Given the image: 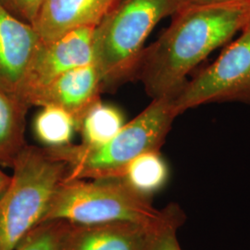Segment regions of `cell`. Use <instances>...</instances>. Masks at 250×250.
Segmentation results:
<instances>
[{
  "instance_id": "6da1fadb",
  "label": "cell",
  "mask_w": 250,
  "mask_h": 250,
  "mask_svg": "<svg viewBox=\"0 0 250 250\" xmlns=\"http://www.w3.org/2000/svg\"><path fill=\"white\" fill-rule=\"evenodd\" d=\"M250 21V0L179 8L169 27L145 47L135 78L152 99H174L189 73Z\"/></svg>"
},
{
  "instance_id": "7a4b0ae2",
  "label": "cell",
  "mask_w": 250,
  "mask_h": 250,
  "mask_svg": "<svg viewBox=\"0 0 250 250\" xmlns=\"http://www.w3.org/2000/svg\"><path fill=\"white\" fill-rule=\"evenodd\" d=\"M179 113L173 99H152V102L131 122L125 124L107 143L97 146L83 144L48 148L64 161V180L121 178L125 168L144 153L161 151Z\"/></svg>"
},
{
  "instance_id": "3957f363",
  "label": "cell",
  "mask_w": 250,
  "mask_h": 250,
  "mask_svg": "<svg viewBox=\"0 0 250 250\" xmlns=\"http://www.w3.org/2000/svg\"><path fill=\"white\" fill-rule=\"evenodd\" d=\"M179 9V0H120L95 27L94 63L107 86L135 78L145 42Z\"/></svg>"
},
{
  "instance_id": "277c9868",
  "label": "cell",
  "mask_w": 250,
  "mask_h": 250,
  "mask_svg": "<svg viewBox=\"0 0 250 250\" xmlns=\"http://www.w3.org/2000/svg\"><path fill=\"white\" fill-rule=\"evenodd\" d=\"M9 188L0 197V250H15L44 220L65 179V162L45 147L29 146L14 162Z\"/></svg>"
},
{
  "instance_id": "5b68a950",
  "label": "cell",
  "mask_w": 250,
  "mask_h": 250,
  "mask_svg": "<svg viewBox=\"0 0 250 250\" xmlns=\"http://www.w3.org/2000/svg\"><path fill=\"white\" fill-rule=\"evenodd\" d=\"M162 215L163 209L154 208L148 197L134 191L123 179L63 180L42 223L132 222L151 225L158 223Z\"/></svg>"
},
{
  "instance_id": "8992f818",
  "label": "cell",
  "mask_w": 250,
  "mask_h": 250,
  "mask_svg": "<svg viewBox=\"0 0 250 250\" xmlns=\"http://www.w3.org/2000/svg\"><path fill=\"white\" fill-rule=\"evenodd\" d=\"M250 104V21L214 62L188 81L173 99L179 115L215 102Z\"/></svg>"
},
{
  "instance_id": "52a82bcc",
  "label": "cell",
  "mask_w": 250,
  "mask_h": 250,
  "mask_svg": "<svg viewBox=\"0 0 250 250\" xmlns=\"http://www.w3.org/2000/svg\"><path fill=\"white\" fill-rule=\"evenodd\" d=\"M96 26L72 29L57 39L42 43L28 72L21 101L29 99L64 72L94 62L93 39Z\"/></svg>"
},
{
  "instance_id": "ba28073f",
  "label": "cell",
  "mask_w": 250,
  "mask_h": 250,
  "mask_svg": "<svg viewBox=\"0 0 250 250\" xmlns=\"http://www.w3.org/2000/svg\"><path fill=\"white\" fill-rule=\"evenodd\" d=\"M42 43L33 25L0 4V90L21 101L28 72Z\"/></svg>"
},
{
  "instance_id": "9c48e42d",
  "label": "cell",
  "mask_w": 250,
  "mask_h": 250,
  "mask_svg": "<svg viewBox=\"0 0 250 250\" xmlns=\"http://www.w3.org/2000/svg\"><path fill=\"white\" fill-rule=\"evenodd\" d=\"M102 81L95 63H90L64 72L36 92L29 106H56L72 115L77 127L89 110L100 100Z\"/></svg>"
},
{
  "instance_id": "30bf717a",
  "label": "cell",
  "mask_w": 250,
  "mask_h": 250,
  "mask_svg": "<svg viewBox=\"0 0 250 250\" xmlns=\"http://www.w3.org/2000/svg\"><path fill=\"white\" fill-rule=\"evenodd\" d=\"M156 224L68 223L61 250H145L151 229Z\"/></svg>"
},
{
  "instance_id": "8fae6325",
  "label": "cell",
  "mask_w": 250,
  "mask_h": 250,
  "mask_svg": "<svg viewBox=\"0 0 250 250\" xmlns=\"http://www.w3.org/2000/svg\"><path fill=\"white\" fill-rule=\"evenodd\" d=\"M120 0H46L34 28L44 43L72 29L97 26Z\"/></svg>"
},
{
  "instance_id": "7c38bea8",
  "label": "cell",
  "mask_w": 250,
  "mask_h": 250,
  "mask_svg": "<svg viewBox=\"0 0 250 250\" xmlns=\"http://www.w3.org/2000/svg\"><path fill=\"white\" fill-rule=\"evenodd\" d=\"M29 108L20 99L0 90V166L12 168L26 146L24 133Z\"/></svg>"
},
{
  "instance_id": "4fadbf2b",
  "label": "cell",
  "mask_w": 250,
  "mask_h": 250,
  "mask_svg": "<svg viewBox=\"0 0 250 250\" xmlns=\"http://www.w3.org/2000/svg\"><path fill=\"white\" fill-rule=\"evenodd\" d=\"M169 178V168L161 151L144 153L131 161L122 175L137 193L149 197L159 192Z\"/></svg>"
},
{
  "instance_id": "5bb4252c",
  "label": "cell",
  "mask_w": 250,
  "mask_h": 250,
  "mask_svg": "<svg viewBox=\"0 0 250 250\" xmlns=\"http://www.w3.org/2000/svg\"><path fill=\"white\" fill-rule=\"evenodd\" d=\"M125 125V117L120 109L99 100L83 117L77 131L82 135V144L97 146L107 143Z\"/></svg>"
},
{
  "instance_id": "9a60e30c",
  "label": "cell",
  "mask_w": 250,
  "mask_h": 250,
  "mask_svg": "<svg viewBox=\"0 0 250 250\" xmlns=\"http://www.w3.org/2000/svg\"><path fill=\"white\" fill-rule=\"evenodd\" d=\"M37 114L34 131L39 142L45 147L56 148L72 144L77 124L66 110L56 106H45Z\"/></svg>"
},
{
  "instance_id": "2e32d148",
  "label": "cell",
  "mask_w": 250,
  "mask_h": 250,
  "mask_svg": "<svg viewBox=\"0 0 250 250\" xmlns=\"http://www.w3.org/2000/svg\"><path fill=\"white\" fill-rule=\"evenodd\" d=\"M185 222V214L176 204L163 208L161 220L153 226L145 250H182L177 232Z\"/></svg>"
},
{
  "instance_id": "e0dca14e",
  "label": "cell",
  "mask_w": 250,
  "mask_h": 250,
  "mask_svg": "<svg viewBox=\"0 0 250 250\" xmlns=\"http://www.w3.org/2000/svg\"><path fill=\"white\" fill-rule=\"evenodd\" d=\"M67 224L65 221L41 223L27 234L15 250H61Z\"/></svg>"
},
{
  "instance_id": "ac0fdd59",
  "label": "cell",
  "mask_w": 250,
  "mask_h": 250,
  "mask_svg": "<svg viewBox=\"0 0 250 250\" xmlns=\"http://www.w3.org/2000/svg\"><path fill=\"white\" fill-rule=\"evenodd\" d=\"M46 0H0V4L15 17L34 25Z\"/></svg>"
},
{
  "instance_id": "d6986e66",
  "label": "cell",
  "mask_w": 250,
  "mask_h": 250,
  "mask_svg": "<svg viewBox=\"0 0 250 250\" xmlns=\"http://www.w3.org/2000/svg\"><path fill=\"white\" fill-rule=\"evenodd\" d=\"M240 0H179V8L186 6H195V5H209V4H222L228 2H234Z\"/></svg>"
},
{
  "instance_id": "ffe728a7",
  "label": "cell",
  "mask_w": 250,
  "mask_h": 250,
  "mask_svg": "<svg viewBox=\"0 0 250 250\" xmlns=\"http://www.w3.org/2000/svg\"><path fill=\"white\" fill-rule=\"evenodd\" d=\"M11 176L6 174L3 170L0 169V197L5 193V191L9 188L10 184Z\"/></svg>"
}]
</instances>
